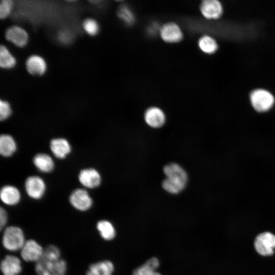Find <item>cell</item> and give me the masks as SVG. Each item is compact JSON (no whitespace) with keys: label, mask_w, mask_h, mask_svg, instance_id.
<instances>
[{"label":"cell","mask_w":275,"mask_h":275,"mask_svg":"<svg viewBox=\"0 0 275 275\" xmlns=\"http://www.w3.org/2000/svg\"><path fill=\"white\" fill-rule=\"evenodd\" d=\"M69 202L73 208L79 211H86L93 205V200L87 190L78 188L71 194Z\"/></svg>","instance_id":"obj_7"},{"label":"cell","mask_w":275,"mask_h":275,"mask_svg":"<svg viewBox=\"0 0 275 275\" xmlns=\"http://www.w3.org/2000/svg\"><path fill=\"white\" fill-rule=\"evenodd\" d=\"M35 270L37 275H65L67 263L62 258L60 249L49 244L44 248L42 257L35 263Z\"/></svg>","instance_id":"obj_1"},{"label":"cell","mask_w":275,"mask_h":275,"mask_svg":"<svg viewBox=\"0 0 275 275\" xmlns=\"http://www.w3.org/2000/svg\"><path fill=\"white\" fill-rule=\"evenodd\" d=\"M13 8V2L11 0H3L0 3V18L5 19L10 14Z\"/></svg>","instance_id":"obj_27"},{"label":"cell","mask_w":275,"mask_h":275,"mask_svg":"<svg viewBox=\"0 0 275 275\" xmlns=\"http://www.w3.org/2000/svg\"><path fill=\"white\" fill-rule=\"evenodd\" d=\"M96 229L101 238L105 241H112L116 236V230L114 224L107 219H101L96 224Z\"/></svg>","instance_id":"obj_18"},{"label":"cell","mask_w":275,"mask_h":275,"mask_svg":"<svg viewBox=\"0 0 275 275\" xmlns=\"http://www.w3.org/2000/svg\"><path fill=\"white\" fill-rule=\"evenodd\" d=\"M12 113L9 103L6 101H0V120L4 121L9 118Z\"/></svg>","instance_id":"obj_28"},{"label":"cell","mask_w":275,"mask_h":275,"mask_svg":"<svg viewBox=\"0 0 275 275\" xmlns=\"http://www.w3.org/2000/svg\"><path fill=\"white\" fill-rule=\"evenodd\" d=\"M250 98L253 107L259 112L268 111L274 103L273 96L268 92L263 90L254 91L251 94Z\"/></svg>","instance_id":"obj_6"},{"label":"cell","mask_w":275,"mask_h":275,"mask_svg":"<svg viewBox=\"0 0 275 275\" xmlns=\"http://www.w3.org/2000/svg\"><path fill=\"white\" fill-rule=\"evenodd\" d=\"M83 28L86 32L91 36L96 35L99 31V25L94 19L88 18L83 22Z\"/></svg>","instance_id":"obj_26"},{"label":"cell","mask_w":275,"mask_h":275,"mask_svg":"<svg viewBox=\"0 0 275 275\" xmlns=\"http://www.w3.org/2000/svg\"><path fill=\"white\" fill-rule=\"evenodd\" d=\"M0 269L3 275H19L22 270L21 260L16 256L7 255L1 260Z\"/></svg>","instance_id":"obj_9"},{"label":"cell","mask_w":275,"mask_h":275,"mask_svg":"<svg viewBox=\"0 0 275 275\" xmlns=\"http://www.w3.org/2000/svg\"><path fill=\"white\" fill-rule=\"evenodd\" d=\"M33 163L39 170L44 173L51 172L54 167L52 158L45 153L36 154L33 158Z\"/></svg>","instance_id":"obj_21"},{"label":"cell","mask_w":275,"mask_h":275,"mask_svg":"<svg viewBox=\"0 0 275 275\" xmlns=\"http://www.w3.org/2000/svg\"><path fill=\"white\" fill-rule=\"evenodd\" d=\"M161 38L169 43L178 42L183 38L182 32L176 23L170 22L163 25L160 30Z\"/></svg>","instance_id":"obj_12"},{"label":"cell","mask_w":275,"mask_h":275,"mask_svg":"<svg viewBox=\"0 0 275 275\" xmlns=\"http://www.w3.org/2000/svg\"><path fill=\"white\" fill-rule=\"evenodd\" d=\"M78 180L85 187L94 188L101 183L99 173L95 169L88 168L81 170L78 174Z\"/></svg>","instance_id":"obj_10"},{"label":"cell","mask_w":275,"mask_h":275,"mask_svg":"<svg viewBox=\"0 0 275 275\" xmlns=\"http://www.w3.org/2000/svg\"><path fill=\"white\" fill-rule=\"evenodd\" d=\"M198 44L200 48L206 53H212L217 48V44L215 41L208 36L201 37L199 41Z\"/></svg>","instance_id":"obj_24"},{"label":"cell","mask_w":275,"mask_h":275,"mask_svg":"<svg viewBox=\"0 0 275 275\" xmlns=\"http://www.w3.org/2000/svg\"><path fill=\"white\" fill-rule=\"evenodd\" d=\"M25 189L30 198L38 200L43 196L46 189V185L44 180L41 177L32 176L26 179Z\"/></svg>","instance_id":"obj_8"},{"label":"cell","mask_w":275,"mask_h":275,"mask_svg":"<svg viewBox=\"0 0 275 275\" xmlns=\"http://www.w3.org/2000/svg\"><path fill=\"white\" fill-rule=\"evenodd\" d=\"M44 251V249L36 240L30 239L26 240L20 251V254L25 262L36 263L42 257Z\"/></svg>","instance_id":"obj_4"},{"label":"cell","mask_w":275,"mask_h":275,"mask_svg":"<svg viewBox=\"0 0 275 275\" xmlns=\"http://www.w3.org/2000/svg\"><path fill=\"white\" fill-rule=\"evenodd\" d=\"M16 143L13 138L9 135L4 134L0 137V153L4 157H10L16 151Z\"/></svg>","instance_id":"obj_22"},{"label":"cell","mask_w":275,"mask_h":275,"mask_svg":"<svg viewBox=\"0 0 275 275\" xmlns=\"http://www.w3.org/2000/svg\"><path fill=\"white\" fill-rule=\"evenodd\" d=\"M26 240L24 232L20 227L7 226L3 230L2 244L9 252L20 251Z\"/></svg>","instance_id":"obj_3"},{"label":"cell","mask_w":275,"mask_h":275,"mask_svg":"<svg viewBox=\"0 0 275 275\" xmlns=\"http://www.w3.org/2000/svg\"><path fill=\"white\" fill-rule=\"evenodd\" d=\"M50 148L54 155L60 159L65 158L71 152L69 142L64 138H56L50 142Z\"/></svg>","instance_id":"obj_17"},{"label":"cell","mask_w":275,"mask_h":275,"mask_svg":"<svg viewBox=\"0 0 275 275\" xmlns=\"http://www.w3.org/2000/svg\"><path fill=\"white\" fill-rule=\"evenodd\" d=\"M28 71L32 75H41L44 73L46 65L44 59L40 56L33 55L30 57L26 62Z\"/></svg>","instance_id":"obj_20"},{"label":"cell","mask_w":275,"mask_h":275,"mask_svg":"<svg viewBox=\"0 0 275 275\" xmlns=\"http://www.w3.org/2000/svg\"><path fill=\"white\" fill-rule=\"evenodd\" d=\"M159 265V259L157 257H152L134 269L131 275H162L157 270Z\"/></svg>","instance_id":"obj_15"},{"label":"cell","mask_w":275,"mask_h":275,"mask_svg":"<svg viewBox=\"0 0 275 275\" xmlns=\"http://www.w3.org/2000/svg\"><path fill=\"white\" fill-rule=\"evenodd\" d=\"M257 252L263 256H270L275 249V235L269 232L259 234L254 241Z\"/></svg>","instance_id":"obj_5"},{"label":"cell","mask_w":275,"mask_h":275,"mask_svg":"<svg viewBox=\"0 0 275 275\" xmlns=\"http://www.w3.org/2000/svg\"><path fill=\"white\" fill-rule=\"evenodd\" d=\"M163 172L167 178L163 181L162 186L167 192L177 194L185 187L187 182V175L179 164L172 163L164 166Z\"/></svg>","instance_id":"obj_2"},{"label":"cell","mask_w":275,"mask_h":275,"mask_svg":"<svg viewBox=\"0 0 275 275\" xmlns=\"http://www.w3.org/2000/svg\"><path fill=\"white\" fill-rule=\"evenodd\" d=\"M118 16L127 24H132L134 21V16L127 6H122L118 10Z\"/></svg>","instance_id":"obj_25"},{"label":"cell","mask_w":275,"mask_h":275,"mask_svg":"<svg viewBox=\"0 0 275 275\" xmlns=\"http://www.w3.org/2000/svg\"><path fill=\"white\" fill-rule=\"evenodd\" d=\"M8 215L6 210L2 207L0 208V228L3 231L6 227Z\"/></svg>","instance_id":"obj_29"},{"label":"cell","mask_w":275,"mask_h":275,"mask_svg":"<svg viewBox=\"0 0 275 275\" xmlns=\"http://www.w3.org/2000/svg\"><path fill=\"white\" fill-rule=\"evenodd\" d=\"M16 64V60L14 57L4 45H1L0 47V66L3 68H11Z\"/></svg>","instance_id":"obj_23"},{"label":"cell","mask_w":275,"mask_h":275,"mask_svg":"<svg viewBox=\"0 0 275 275\" xmlns=\"http://www.w3.org/2000/svg\"><path fill=\"white\" fill-rule=\"evenodd\" d=\"M115 267L114 263L109 260H103L91 263L86 275H114Z\"/></svg>","instance_id":"obj_11"},{"label":"cell","mask_w":275,"mask_h":275,"mask_svg":"<svg viewBox=\"0 0 275 275\" xmlns=\"http://www.w3.org/2000/svg\"><path fill=\"white\" fill-rule=\"evenodd\" d=\"M201 13L207 18H216L222 13V7L216 0L204 1L200 6Z\"/></svg>","instance_id":"obj_19"},{"label":"cell","mask_w":275,"mask_h":275,"mask_svg":"<svg viewBox=\"0 0 275 275\" xmlns=\"http://www.w3.org/2000/svg\"><path fill=\"white\" fill-rule=\"evenodd\" d=\"M0 198L5 204L14 206L20 202L21 195L17 188L12 185H7L1 188Z\"/></svg>","instance_id":"obj_16"},{"label":"cell","mask_w":275,"mask_h":275,"mask_svg":"<svg viewBox=\"0 0 275 275\" xmlns=\"http://www.w3.org/2000/svg\"><path fill=\"white\" fill-rule=\"evenodd\" d=\"M144 119L146 123L153 128L161 127L166 121L163 112L157 107H151L145 113Z\"/></svg>","instance_id":"obj_14"},{"label":"cell","mask_w":275,"mask_h":275,"mask_svg":"<svg viewBox=\"0 0 275 275\" xmlns=\"http://www.w3.org/2000/svg\"><path fill=\"white\" fill-rule=\"evenodd\" d=\"M5 37L7 40L19 47L25 46L28 40L27 33L24 30L17 26H13L8 29Z\"/></svg>","instance_id":"obj_13"}]
</instances>
